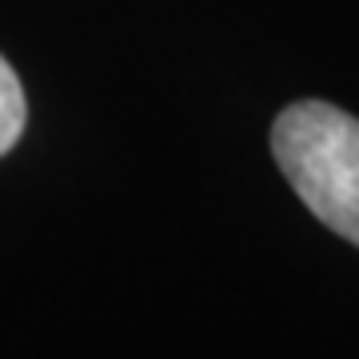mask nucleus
<instances>
[{
  "instance_id": "nucleus-1",
  "label": "nucleus",
  "mask_w": 359,
  "mask_h": 359,
  "mask_svg": "<svg viewBox=\"0 0 359 359\" xmlns=\"http://www.w3.org/2000/svg\"><path fill=\"white\" fill-rule=\"evenodd\" d=\"M271 156L320 224L359 248V120L327 100L287 104L271 124Z\"/></svg>"
},
{
  "instance_id": "nucleus-2",
  "label": "nucleus",
  "mask_w": 359,
  "mask_h": 359,
  "mask_svg": "<svg viewBox=\"0 0 359 359\" xmlns=\"http://www.w3.org/2000/svg\"><path fill=\"white\" fill-rule=\"evenodd\" d=\"M25 120H28V100L25 88H20V76L0 56V156L16 148L20 132H25Z\"/></svg>"
}]
</instances>
